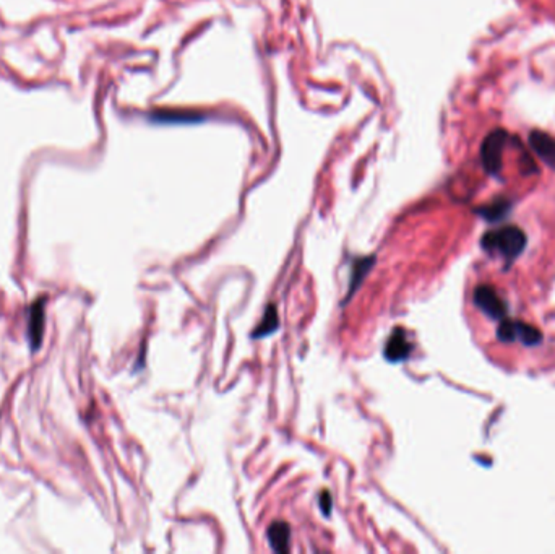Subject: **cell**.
Masks as SVG:
<instances>
[{
  "instance_id": "1",
  "label": "cell",
  "mask_w": 555,
  "mask_h": 554,
  "mask_svg": "<svg viewBox=\"0 0 555 554\" xmlns=\"http://www.w3.org/2000/svg\"><path fill=\"white\" fill-rule=\"evenodd\" d=\"M481 245L487 252L499 254L504 259L511 260L526 247V234L516 226H505L485 233Z\"/></svg>"
},
{
  "instance_id": "2",
  "label": "cell",
  "mask_w": 555,
  "mask_h": 554,
  "mask_svg": "<svg viewBox=\"0 0 555 554\" xmlns=\"http://www.w3.org/2000/svg\"><path fill=\"white\" fill-rule=\"evenodd\" d=\"M505 130H495L487 135L483 142V148H481V160H483L484 169L489 174H497L502 169V153H504V146L507 142Z\"/></svg>"
},
{
  "instance_id": "3",
  "label": "cell",
  "mask_w": 555,
  "mask_h": 554,
  "mask_svg": "<svg viewBox=\"0 0 555 554\" xmlns=\"http://www.w3.org/2000/svg\"><path fill=\"white\" fill-rule=\"evenodd\" d=\"M497 335H499L502 342H516V340H520L521 343L528 344V347L537 344L542 340L541 332L536 327L528 326L525 322L505 321V318H502Z\"/></svg>"
},
{
  "instance_id": "4",
  "label": "cell",
  "mask_w": 555,
  "mask_h": 554,
  "mask_svg": "<svg viewBox=\"0 0 555 554\" xmlns=\"http://www.w3.org/2000/svg\"><path fill=\"white\" fill-rule=\"evenodd\" d=\"M474 302L487 317L495 318V321L505 318V312H507L505 302L499 295H497V291L494 288H490V286L487 285L478 286L474 291Z\"/></svg>"
},
{
  "instance_id": "5",
  "label": "cell",
  "mask_w": 555,
  "mask_h": 554,
  "mask_svg": "<svg viewBox=\"0 0 555 554\" xmlns=\"http://www.w3.org/2000/svg\"><path fill=\"white\" fill-rule=\"evenodd\" d=\"M44 304H46V297H39V299H36L33 302V306H31V311H30L28 340H30L31 349H33V352L39 349L41 342H43L44 323H46L44 322V318H46Z\"/></svg>"
},
{
  "instance_id": "6",
  "label": "cell",
  "mask_w": 555,
  "mask_h": 554,
  "mask_svg": "<svg viewBox=\"0 0 555 554\" xmlns=\"http://www.w3.org/2000/svg\"><path fill=\"white\" fill-rule=\"evenodd\" d=\"M530 146L544 163L555 169V140L551 135L541 130H534L530 134Z\"/></svg>"
},
{
  "instance_id": "7",
  "label": "cell",
  "mask_w": 555,
  "mask_h": 554,
  "mask_svg": "<svg viewBox=\"0 0 555 554\" xmlns=\"http://www.w3.org/2000/svg\"><path fill=\"white\" fill-rule=\"evenodd\" d=\"M411 349H412V347H411L410 340H407V337H406L405 330L396 328V330H393V333H391L388 342H386L385 358L391 363L405 361V359L410 356Z\"/></svg>"
},
{
  "instance_id": "8",
  "label": "cell",
  "mask_w": 555,
  "mask_h": 554,
  "mask_svg": "<svg viewBox=\"0 0 555 554\" xmlns=\"http://www.w3.org/2000/svg\"><path fill=\"white\" fill-rule=\"evenodd\" d=\"M270 546L278 553H287L289 551V540H291V529L286 522H275L270 525L268 533Z\"/></svg>"
},
{
  "instance_id": "9",
  "label": "cell",
  "mask_w": 555,
  "mask_h": 554,
  "mask_svg": "<svg viewBox=\"0 0 555 554\" xmlns=\"http://www.w3.org/2000/svg\"><path fill=\"white\" fill-rule=\"evenodd\" d=\"M278 314L275 306L271 304L268 309H266L263 318H261V323L259 327L255 328L254 332V337L255 338H260V337H265V335H270V333H273L276 328H278Z\"/></svg>"
},
{
  "instance_id": "10",
  "label": "cell",
  "mask_w": 555,
  "mask_h": 554,
  "mask_svg": "<svg viewBox=\"0 0 555 554\" xmlns=\"http://www.w3.org/2000/svg\"><path fill=\"white\" fill-rule=\"evenodd\" d=\"M507 210H509V203L505 200H497L494 203H490V205H487L485 208H481V215H484L485 219L495 221V219H500L504 217Z\"/></svg>"
},
{
  "instance_id": "11",
  "label": "cell",
  "mask_w": 555,
  "mask_h": 554,
  "mask_svg": "<svg viewBox=\"0 0 555 554\" xmlns=\"http://www.w3.org/2000/svg\"><path fill=\"white\" fill-rule=\"evenodd\" d=\"M372 262H374V259H359V265L360 266H358V269H355V265H354L353 276H351L349 295L354 291V288H358L359 283H360V280H363V276L369 271V266H370Z\"/></svg>"
},
{
  "instance_id": "12",
  "label": "cell",
  "mask_w": 555,
  "mask_h": 554,
  "mask_svg": "<svg viewBox=\"0 0 555 554\" xmlns=\"http://www.w3.org/2000/svg\"><path fill=\"white\" fill-rule=\"evenodd\" d=\"M320 501H322V510L325 512V514H329V512H332V494L329 493H327V491H323V493L320 494Z\"/></svg>"
}]
</instances>
